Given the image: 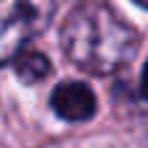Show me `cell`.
<instances>
[{"label":"cell","instance_id":"6da1fadb","mask_svg":"<svg viewBox=\"0 0 148 148\" xmlns=\"http://www.w3.org/2000/svg\"><path fill=\"white\" fill-rule=\"evenodd\" d=\"M65 57L86 73L112 75L138 52V31L104 3L75 5L60 29Z\"/></svg>","mask_w":148,"mask_h":148},{"label":"cell","instance_id":"7a4b0ae2","mask_svg":"<svg viewBox=\"0 0 148 148\" xmlns=\"http://www.w3.org/2000/svg\"><path fill=\"white\" fill-rule=\"evenodd\" d=\"M55 8L57 0H0V65L49 26Z\"/></svg>","mask_w":148,"mask_h":148},{"label":"cell","instance_id":"3957f363","mask_svg":"<svg viewBox=\"0 0 148 148\" xmlns=\"http://www.w3.org/2000/svg\"><path fill=\"white\" fill-rule=\"evenodd\" d=\"M49 104H52L55 114L60 120H65V122H86V120H91L96 114V96L81 81L60 83L52 91Z\"/></svg>","mask_w":148,"mask_h":148},{"label":"cell","instance_id":"277c9868","mask_svg":"<svg viewBox=\"0 0 148 148\" xmlns=\"http://www.w3.org/2000/svg\"><path fill=\"white\" fill-rule=\"evenodd\" d=\"M13 70L23 83H39L49 75L52 65H49L47 55H42L36 49H21L13 57Z\"/></svg>","mask_w":148,"mask_h":148},{"label":"cell","instance_id":"5b68a950","mask_svg":"<svg viewBox=\"0 0 148 148\" xmlns=\"http://www.w3.org/2000/svg\"><path fill=\"white\" fill-rule=\"evenodd\" d=\"M140 96L148 101V62H146V68H143V75H140Z\"/></svg>","mask_w":148,"mask_h":148},{"label":"cell","instance_id":"8992f818","mask_svg":"<svg viewBox=\"0 0 148 148\" xmlns=\"http://www.w3.org/2000/svg\"><path fill=\"white\" fill-rule=\"evenodd\" d=\"M135 3H138L140 8H148V0H135Z\"/></svg>","mask_w":148,"mask_h":148}]
</instances>
